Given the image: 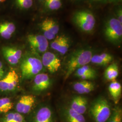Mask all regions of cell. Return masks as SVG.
Here are the masks:
<instances>
[{
  "instance_id": "f546056e",
  "label": "cell",
  "mask_w": 122,
  "mask_h": 122,
  "mask_svg": "<svg viewBox=\"0 0 122 122\" xmlns=\"http://www.w3.org/2000/svg\"><path fill=\"white\" fill-rule=\"evenodd\" d=\"M28 0H16V2L21 1H28Z\"/></svg>"
},
{
  "instance_id": "7c38bea8",
  "label": "cell",
  "mask_w": 122,
  "mask_h": 122,
  "mask_svg": "<svg viewBox=\"0 0 122 122\" xmlns=\"http://www.w3.org/2000/svg\"><path fill=\"white\" fill-rule=\"evenodd\" d=\"M69 47V39L65 35H60L55 37L51 44V48L61 55H64L67 52Z\"/></svg>"
},
{
  "instance_id": "e0dca14e",
  "label": "cell",
  "mask_w": 122,
  "mask_h": 122,
  "mask_svg": "<svg viewBox=\"0 0 122 122\" xmlns=\"http://www.w3.org/2000/svg\"><path fill=\"white\" fill-rule=\"evenodd\" d=\"M113 60V57L109 53H102L99 55H93L91 62L95 64L100 66L108 65Z\"/></svg>"
},
{
  "instance_id": "e575fe53",
  "label": "cell",
  "mask_w": 122,
  "mask_h": 122,
  "mask_svg": "<svg viewBox=\"0 0 122 122\" xmlns=\"http://www.w3.org/2000/svg\"><path fill=\"white\" fill-rule=\"evenodd\" d=\"M95 0V1H96V0H97H97Z\"/></svg>"
},
{
  "instance_id": "cb8c5ba5",
  "label": "cell",
  "mask_w": 122,
  "mask_h": 122,
  "mask_svg": "<svg viewBox=\"0 0 122 122\" xmlns=\"http://www.w3.org/2000/svg\"><path fill=\"white\" fill-rule=\"evenodd\" d=\"M3 122H25V121L22 115L17 112L8 113Z\"/></svg>"
},
{
  "instance_id": "484cf974",
  "label": "cell",
  "mask_w": 122,
  "mask_h": 122,
  "mask_svg": "<svg viewBox=\"0 0 122 122\" xmlns=\"http://www.w3.org/2000/svg\"><path fill=\"white\" fill-rule=\"evenodd\" d=\"M87 100L86 98L83 96H80L78 106L76 112L81 114L85 113L87 110Z\"/></svg>"
},
{
  "instance_id": "9c48e42d",
  "label": "cell",
  "mask_w": 122,
  "mask_h": 122,
  "mask_svg": "<svg viewBox=\"0 0 122 122\" xmlns=\"http://www.w3.org/2000/svg\"><path fill=\"white\" fill-rule=\"evenodd\" d=\"M41 29L44 36L48 40H52L55 38L59 31V26L53 19L46 18L41 23Z\"/></svg>"
},
{
  "instance_id": "52a82bcc",
  "label": "cell",
  "mask_w": 122,
  "mask_h": 122,
  "mask_svg": "<svg viewBox=\"0 0 122 122\" xmlns=\"http://www.w3.org/2000/svg\"><path fill=\"white\" fill-rule=\"evenodd\" d=\"M41 61L43 66L51 73L57 72L61 67L60 59L52 52H45L43 55Z\"/></svg>"
},
{
  "instance_id": "ffe728a7",
  "label": "cell",
  "mask_w": 122,
  "mask_h": 122,
  "mask_svg": "<svg viewBox=\"0 0 122 122\" xmlns=\"http://www.w3.org/2000/svg\"><path fill=\"white\" fill-rule=\"evenodd\" d=\"M119 70L118 65L113 63L109 66L104 72L105 78L109 81H113L116 80L118 76Z\"/></svg>"
},
{
  "instance_id": "d6a6232c",
  "label": "cell",
  "mask_w": 122,
  "mask_h": 122,
  "mask_svg": "<svg viewBox=\"0 0 122 122\" xmlns=\"http://www.w3.org/2000/svg\"><path fill=\"white\" fill-rule=\"evenodd\" d=\"M101 0H97V1H101Z\"/></svg>"
},
{
  "instance_id": "4316f807",
  "label": "cell",
  "mask_w": 122,
  "mask_h": 122,
  "mask_svg": "<svg viewBox=\"0 0 122 122\" xmlns=\"http://www.w3.org/2000/svg\"><path fill=\"white\" fill-rule=\"evenodd\" d=\"M19 6L22 9H27L30 8L33 4V0L28 1H21L17 2Z\"/></svg>"
},
{
  "instance_id": "f1b7e54d",
  "label": "cell",
  "mask_w": 122,
  "mask_h": 122,
  "mask_svg": "<svg viewBox=\"0 0 122 122\" xmlns=\"http://www.w3.org/2000/svg\"><path fill=\"white\" fill-rule=\"evenodd\" d=\"M118 18L117 19L121 23H122V10H120L118 12Z\"/></svg>"
},
{
  "instance_id": "277c9868",
  "label": "cell",
  "mask_w": 122,
  "mask_h": 122,
  "mask_svg": "<svg viewBox=\"0 0 122 122\" xmlns=\"http://www.w3.org/2000/svg\"><path fill=\"white\" fill-rule=\"evenodd\" d=\"M43 66L39 59L29 57L25 59L20 65V70L23 78L28 79L35 76L42 71Z\"/></svg>"
},
{
  "instance_id": "5bb4252c",
  "label": "cell",
  "mask_w": 122,
  "mask_h": 122,
  "mask_svg": "<svg viewBox=\"0 0 122 122\" xmlns=\"http://www.w3.org/2000/svg\"><path fill=\"white\" fill-rule=\"evenodd\" d=\"M94 84L91 81L83 80L74 83V90L79 94H88L93 91L95 89Z\"/></svg>"
},
{
  "instance_id": "6da1fadb",
  "label": "cell",
  "mask_w": 122,
  "mask_h": 122,
  "mask_svg": "<svg viewBox=\"0 0 122 122\" xmlns=\"http://www.w3.org/2000/svg\"><path fill=\"white\" fill-rule=\"evenodd\" d=\"M92 56V51L88 49H80L72 52L67 61L64 79L67 80L79 68L88 65L91 62Z\"/></svg>"
},
{
  "instance_id": "9a60e30c",
  "label": "cell",
  "mask_w": 122,
  "mask_h": 122,
  "mask_svg": "<svg viewBox=\"0 0 122 122\" xmlns=\"http://www.w3.org/2000/svg\"><path fill=\"white\" fill-rule=\"evenodd\" d=\"M52 111L48 107L40 108L35 115L34 122H52Z\"/></svg>"
},
{
  "instance_id": "ac0fdd59",
  "label": "cell",
  "mask_w": 122,
  "mask_h": 122,
  "mask_svg": "<svg viewBox=\"0 0 122 122\" xmlns=\"http://www.w3.org/2000/svg\"><path fill=\"white\" fill-rule=\"evenodd\" d=\"M65 116L67 122H86V119L83 114L79 113L70 108L66 109Z\"/></svg>"
},
{
  "instance_id": "603a6c76",
  "label": "cell",
  "mask_w": 122,
  "mask_h": 122,
  "mask_svg": "<svg viewBox=\"0 0 122 122\" xmlns=\"http://www.w3.org/2000/svg\"><path fill=\"white\" fill-rule=\"evenodd\" d=\"M89 74H96V72L94 68L88 65L84 66L75 71V76L79 78L83 75Z\"/></svg>"
},
{
  "instance_id": "1f68e13d",
  "label": "cell",
  "mask_w": 122,
  "mask_h": 122,
  "mask_svg": "<svg viewBox=\"0 0 122 122\" xmlns=\"http://www.w3.org/2000/svg\"><path fill=\"white\" fill-rule=\"evenodd\" d=\"M111 1H114V0H111Z\"/></svg>"
},
{
  "instance_id": "7402d4cb",
  "label": "cell",
  "mask_w": 122,
  "mask_h": 122,
  "mask_svg": "<svg viewBox=\"0 0 122 122\" xmlns=\"http://www.w3.org/2000/svg\"><path fill=\"white\" fill-rule=\"evenodd\" d=\"M106 122H122V109L119 107H115Z\"/></svg>"
},
{
  "instance_id": "d6986e66",
  "label": "cell",
  "mask_w": 122,
  "mask_h": 122,
  "mask_svg": "<svg viewBox=\"0 0 122 122\" xmlns=\"http://www.w3.org/2000/svg\"><path fill=\"white\" fill-rule=\"evenodd\" d=\"M109 93L115 102H117L122 93L121 84L116 80L112 81L109 86Z\"/></svg>"
},
{
  "instance_id": "4fadbf2b",
  "label": "cell",
  "mask_w": 122,
  "mask_h": 122,
  "mask_svg": "<svg viewBox=\"0 0 122 122\" xmlns=\"http://www.w3.org/2000/svg\"><path fill=\"white\" fill-rule=\"evenodd\" d=\"M51 85V80L48 75L39 73L34 79L33 89L36 92H42L47 89Z\"/></svg>"
},
{
  "instance_id": "5b68a950",
  "label": "cell",
  "mask_w": 122,
  "mask_h": 122,
  "mask_svg": "<svg viewBox=\"0 0 122 122\" xmlns=\"http://www.w3.org/2000/svg\"><path fill=\"white\" fill-rule=\"evenodd\" d=\"M104 33L109 41L114 43L120 42L122 37V23L116 18L109 19L106 23Z\"/></svg>"
},
{
  "instance_id": "7a4b0ae2",
  "label": "cell",
  "mask_w": 122,
  "mask_h": 122,
  "mask_svg": "<svg viewBox=\"0 0 122 122\" xmlns=\"http://www.w3.org/2000/svg\"><path fill=\"white\" fill-rule=\"evenodd\" d=\"M111 109L108 100L100 97L93 101L90 108V113L96 122H106L109 118Z\"/></svg>"
},
{
  "instance_id": "ba28073f",
  "label": "cell",
  "mask_w": 122,
  "mask_h": 122,
  "mask_svg": "<svg viewBox=\"0 0 122 122\" xmlns=\"http://www.w3.org/2000/svg\"><path fill=\"white\" fill-rule=\"evenodd\" d=\"M19 81L16 72L14 70L10 71L5 76L0 80V90L2 92L11 91L17 86Z\"/></svg>"
},
{
  "instance_id": "30bf717a",
  "label": "cell",
  "mask_w": 122,
  "mask_h": 122,
  "mask_svg": "<svg viewBox=\"0 0 122 122\" xmlns=\"http://www.w3.org/2000/svg\"><path fill=\"white\" fill-rule=\"evenodd\" d=\"M35 96L31 95L23 96L18 101L16 109L18 113L26 114L29 113L35 103Z\"/></svg>"
},
{
  "instance_id": "4dcf8cb0",
  "label": "cell",
  "mask_w": 122,
  "mask_h": 122,
  "mask_svg": "<svg viewBox=\"0 0 122 122\" xmlns=\"http://www.w3.org/2000/svg\"><path fill=\"white\" fill-rule=\"evenodd\" d=\"M6 0H0V3H2V2H4Z\"/></svg>"
},
{
  "instance_id": "836d02e7",
  "label": "cell",
  "mask_w": 122,
  "mask_h": 122,
  "mask_svg": "<svg viewBox=\"0 0 122 122\" xmlns=\"http://www.w3.org/2000/svg\"><path fill=\"white\" fill-rule=\"evenodd\" d=\"M1 79H2V78H1V77H0V80H1Z\"/></svg>"
},
{
  "instance_id": "2e32d148",
  "label": "cell",
  "mask_w": 122,
  "mask_h": 122,
  "mask_svg": "<svg viewBox=\"0 0 122 122\" xmlns=\"http://www.w3.org/2000/svg\"><path fill=\"white\" fill-rule=\"evenodd\" d=\"M15 30V25L12 22H5L0 24V36L3 39H10Z\"/></svg>"
},
{
  "instance_id": "d590c367",
  "label": "cell",
  "mask_w": 122,
  "mask_h": 122,
  "mask_svg": "<svg viewBox=\"0 0 122 122\" xmlns=\"http://www.w3.org/2000/svg\"></svg>"
},
{
  "instance_id": "d4e9b609",
  "label": "cell",
  "mask_w": 122,
  "mask_h": 122,
  "mask_svg": "<svg viewBox=\"0 0 122 122\" xmlns=\"http://www.w3.org/2000/svg\"><path fill=\"white\" fill-rule=\"evenodd\" d=\"M46 6L51 10H57L61 6V0H45Z\"/></svg>"
},
{
  "instance_id": "3957f363",
  "label": "cell",
  "mask_w": 122,
  "mask_h": 122,
  "mask_svg": "<svg viewBox=\"0 0 122 122\" xmlns=\"http://www.w3.org/2000/svg\"><path fill=\"white\" fill-rule=\"evenodd\" d=\"M72 21L79 28L86 33L94 30L96 24V20L93 14L88 10H80L74 13Z\"/></svg>"
},
{
  "instance_id": "83f0119b",
  "label": "cell",
  "mask_w": 122,
  "mask_h": 122,
  "mask_svg": "<svg viewBox=\"0 0 122 122\" xmlns=\"http://www.w3.org/2000/svg\"><path fill=\"white\" fill-rule=\"evenodd\" d=\"M4 74V71L3 67V65L1 62L0 61V77H1L2 78L3 77Z\"/></svg>"
},
{
  "instance_id": "44dd1931",
  "label": "cell",
  "mask_w": 122,
  "mask_h": 122,
  "mask_svg": "<svg viewBox=\"0 0 122 122\" xmlns=\"http://www.w3.org/2000/svg\"><path fill=\"white\" fill-rule=\"evenodd\" d=\"M14 104L9 98H0V113H6L13 108Z\"/></svg>"
},
{
  "instance_id": "8fae6325",
  "label": "cell",
  "mask_w": 122,
  "mask_h": 122,
  "mask_svg": "<svg viewBox=\"0 0 122 122\" xmlns=\"http://www.w3.org/2000/svg\"><path fill=\"white\" fill-rule=\"evenodd\" d=\"M2 52L6 61L11 65L17 64L22 56L21 50L14 47H4L2 48Z\"/></svg>"
},
{
  "instance_id": "8992f818",
  "label": "cell",
  "mask_w": 122,
  "mask_h": 122,
  "mask_svg": "<svg viewBox=\"0 0 122 122\" xmlns=\"http://www.w3.org/2000/svg\"><path fill=\"white\" fill-rule=\"evenodd\" d=\"M27 40L31 48L37 52H45L48 48V40L43 35H30Z\"/></svg>"
}]
</instances>
